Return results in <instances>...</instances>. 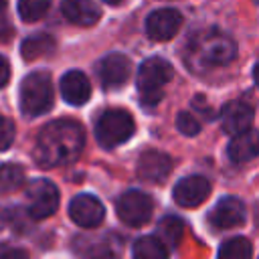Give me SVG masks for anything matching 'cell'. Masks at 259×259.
Returning <instances> with one entry per match:
<instances>
[{
	"mask_svg": "<svg viewBox=\"0 0 259 259\" xmlns=\"http://www.w3.org/2000/svg\"><path fill=\"white\" fill-rule=\"evenodd\" d=\"M83 127L73 119L47 123L34 144V160L42 168H55L73 162L83 150Z\"/></svg>",
	"mask_w": 259,
	"mask_h": 259,
	"instance_id": "1",
	"label": "cell"
},
{
	"mask_svg": "<svg viewBox=\"0 0 259 259\" xmlns=\"http://www.w3.org/2000/svg\"><path fill=\"white\" fill-rule=\"evenodd\" d=\"M237 55L235 40L217 28H208L190 38L186 47L188 67L194 71H208L210 67L229 65Z\"/></svg>",
	"mask_w": 259,
	"mask_h": 259,
	"instance_id": "2",
	"label": "cell"
},
{
	"mask_svg": "<svg viewBox=\"0 0 259 259\" xmlns=\"http://www.w3.org/2000/svg\"><path fill=\"white\" fill-rule=\"evenodd\" d=\"M53 105V83L45 71L26 75L20 83V109L26 117H36L49 111Z\"/></svg>",
	"mask_w": 259,
	"mask_h": 259,
	"instance_id": "3",
	"label": "cell"
},
{
	"mask_svg": "<svg viewBox=\"0 0 259 259\" xmlns=\"http://www.w3.org/2000/svg\"><path fill=\"white\" fill-rule=\"evenodd\" d=\"M172 75V65L160 57H150L142 63L138 71V91L144 105H156L162 99V89Z\"/></svg>",
	"mask_w": 259,
	"mask_h": 259,
	"instance_id": "4",
	"label": "cell"
},
{
	"mask_svg": "<svg viewBox=\"0 0 259 259\" xmlns=\"http://www.w3.org/2000/svg\"><path fill=\"white\" fill-rule=\"evenodd\" d=\"M136 121L125 109H107L95 125V138L103 148H115L134 136Z\"/></svg>",
	"mask_w": 259,
	"mask_h": 259,
	"instance_id": "5",
	"label": "cell"
},
{
	"mask_svg": "<svg viewBox=\"0 0 259 259\" xmlns=\"http://www.w3.org/2000/svg\"><path fill=\"white\" fill-rule=\"evenodd\" d=\"M59 206V190L51 180L36 178L26 186V208L34 221L49 219Z\"/></svg>",
	"mask_w": 259,
	"mask_h": 259,
	"instance_id": "6",
	"label": "cell"
},
{
	"mask_svg": "<svg viewBox=\"0 0 259 259\" xmlns=\"http://www.w3.org/2000/svg\"><path fill=\"white\" fill-rule=\"evenodd\" d=\"M154 210L152 198L142 190H127L117 200V217L130 227H142L150 221Z\"/></svg>",
	"mask_w": 259,
	"mask_h": 259,
	"instance_id": "7",
	"label": "cell"
},
{
	"mask_svg": "<svg viewBox=\"0 0 259 259\" xmlns=\"http://www.w3.org/2000/svg\"><path fill=\"white\" fill-rule=\"evenodd\" d=\"M95 71H97V77L105 89H119L130 79L132 63L121 53H109L97 63Z\"/></svg>",
	"mask_w": 259,
	"mask_h": 259,
	"instance_id": "8",
	"label": "cell"
},
{
	"mask_svg": "<svg viewBox=\"0 0 259 259\" xmlns=\"http://www.w3.org/2000/svg\"><path fill=\"white\" fill-rule=\"evenodd\" d=\"M69 217L73 219L75 225L83 229H93L103 221L105 208L101 200L95 198L93 194H77L69 204Z\"/></svg>",
	"mask_w": 259,
	"mask_h": 259,
	"instance_id": "9",
	"label": "cell"
},
{
	"mask_svg": "<svg viewBox=\"0 0 259 259\" xmlns=\"http://www.w3.org/2000/svg\"><path fill=\"white\" fill-rule=\"evenodd\" d=\"M182 26V14L174 8H158L146 18V32L152 40H168Z\"/></svg>",
	"mask_w": 259,
	"mask_h": 259,
	"instance_id": "10",
	"label": "cell"
},
{
	"mask_svg": "<svg viewBox=\"0 0 259 259\" xmlns=\"http://www.w3.org/2000/svg\"><path fill=\"white\" fill-rule=\"evenodd\" d=\"M253 119H255L253 107L241 99L229 101L221 109V125H223V132L229 136H237V134L247 132L253 125Z\"/></svg>",
	"mask_w": 259,
	"mask_h": 259,
	"instance_id": "11",
	"label": "cell"
},
{
	"mask_svg": "<svg viewBox=\"0 0 259 259\" xmlns=\"http://www.w3.org/2000/svg\"><path fill=\"white\" fill-rule=\"evenodd\" d=\"M210 194V182L204 176H184L182 180L176 182L172 196L180 206L192 208L204 202Z\"/></svg>",
	"mask_w": 259,
	"mask_h": 259,
	"instance_id": "12",
	"label": "cell"
},
{
	"mask_svg": "<svg viewBox=\"0 0 259 259\" xmlns=\"http://www.w3.org/2000/svg\"><path fill=\"white\" fill-rule=\"evenodd\" d=\"M172 172V160L168 154L158 152V150H148L140 156L138 162V176L146 182H164L168 174Z\"/></svg>",
	"mask_w": 259,
	"mask_h": 259,
	"instance_id": "13",
	"label": "cell"
},
{
	"mask_svg": "<svg viewBox=\"0 0 259 259\" xmlns=\"http://www.w3.org/2000/svg\"><path fill=\"white\" fill-rule=\"evenodd\" d=\"M208 219L217 229L239 227L245 223V204L237 196H225L214 204Z\"/></svg>",
	"mask_w": 259,
	"mask_h": 259,
	"instance_id": "14",
	"label": "cell"
},
{
	"mask_svg": "<svg viewBox=\"0 0 259 259\" xmlns=\"http://www.w3.org/2000/svg\"><path fill=\"white\" fill-rule=\"evenodd\" d=\"M61 12L69 22L77 26H91L101 16V8L95 0H63Z\"/></svg>",
	"mask_w": 259,
	"mask_h": 259,
	"instance_id": "15",
	"label": "cell"
},
{
	"mask_svg": "<svg viewBox=\"0 0 259 259\" xmlns=\"http://www.w3.org/2000/svg\"><path fill=\"white\" fill-rule=\"evenodd\" d=\"M61 93L67 103L83 105L91 95V83L81 71H69L61 79Z\"/></svg>",
	"mask_w": 259,
	"mask_h": 259,
	"instance_id": "16",
	"label": "cell"
},
{
	"mask_svg": "<svg viewBox=\"0 0 259 259\" xmlns=\"http://www.w3.org/2000/svg\"><path fill=\"white\" fill-rule=\"evenodd\" d=\"M257 150H259L257 132L253 127H249L247 132L233 136V140L229 144V158L235 164H245L257 156Z\"/></svg>",
	"mask_w": 259,
	"mask_h": 259,
	"instance_id": "17",
	"label": "cell"
},
{
	"mask_svg": "<svg viewBox=\"0 0 259 259\" xmlns=\"http://www.w3.org/2000/svg\"><path fill=\"white\" fill-rule=\"evenodd\" d=\"M134 257L136 259H168V249L160 237L148 235L136 241L134 245Z\"/></svg>",
	"mask_w": 259,
	"mask_h": 259,
	"instance_id": "18",
	"label": "cell"
},
{
	"mask_svg": "<svg viewBox=\"0 0 259 259\" xmlns=\"http://www.w3.org/2000/svg\"><path fill=\"white\" fill-rule=\"evenodd\" d=\"M251 257H253L251 243L245 237H233L221 245L217 259H251Z\"/></svg>",
	"mask_w": 259,
	"mask_h": 259,
	"instance_id": "19",
	"label": "cell"
},
{
	"mask_svg": "<svg viewBox=\"0 0 259 259\" xmlns=\"http://www.w3.org/2000/svg\"><path fill=\"white\" fill-rule=\"evenodd\" d=\"M24 168L16 164H2L0 166V194H8L18 190L24 184Z\"/></svg>",
	"mask_w": 259,
	"mask_h": 259,
	"instance_id": "20",
	"label": "cell"
},
{
	"mask_svg": "<svg viewBox=\"0 0 259 259\" xmlns=\"http://www.w3.org/2000/svg\"><path fill=\"white\" fill-rule=\"evenodd\" d=\"M55 47V40L40 32V34H34V36H28L24 42H22V57L26 61H32V59H38L42 55H47L51 49Z\"/></svg>",
	"mask_w": 259,
	"mask_h": 259,
	"instance_id": "21",
	"label": "cell"
},
{
	"mask_svg": "<svg viewBox=\"0 0 259 259\" xmlns=\"http://www.w3.org/2000/svg\"><path fill=\"white\" fill-rule=\"evenodd\" d=\"M51 0H18V14L24 22H32L45 16Z\"/></svg>",
	"mask_w": 259,
	"mask_h": 259,
	"instance_id": "22",
	"label": "cell"
},
{
	"mask_svg": "<svg viewBox=\"0 0 259 259\" xmlns=\"http://www.w3.org/2000/svg\"><path fill=\"white\" fill-rule=\"evenodd\" d=\"M160 233H162V239H160V241L166 239L170 245H174V243L180 239L182 223H180L176 217H166V219L160 223Z\"/></svg>",
	"mask_w": 259,
	"mask_h": 259,
	"instance_id": "23",
	"label": "cell"
},
{
	"mask_svg": "<svg viewBox=\"0 0 259 259\" xmlns=\"http://www.w3.org/2000/svg\"><path fill=\"white\" fill-rule=\"evenodd\" d=\"M176 127H178L184 136H196V134L200 132L198 119H196L192 113H188V111H180V113L176 115Z\"/></svg>",
	"mask_w": 259,
	"mask_h": 259,
	"instance_id": "24",
	"label": "cell"
},
{
	"mask_svg": "<svg viewBox=\"0 0 259 259\" xmlns=\"http://www.w3.org/2000/svg\"><path fill=\"white\" fill-rule=\"evenodd\" d=\"M12 140H14V123L8 117L0 115V150H6L12 144Z\"/></svg>",
	"mask_w": 259,
	"mask_h": 259,
	"instance_id": "25",
	"label": "cell"
},
{
	"mask_svg": "<svg viewBox=\"0 0 259 259\" xmlns=\"http://www.w3.org/2000/svg\"><path fill=\"white\" fill-rule=\"evenodd\" d=\"M83 259H115V253L113 247H109L107 243H97L85 253Z\"/></svg>",
	"mask_w": 259,
	"mask_h": 259,
	"instance_id": "26",
	"label": "cell"
},
{
	"mask_svg": "<svg viewBox=\"0 0 259 259\" xmlns=\"http://www.w3.org/2000/svg\"><path fill=\"white\" fill-rule=\"evenodd\" d=\"M0 259H28V255H26V251H22L18 247L2 245L0 247Z\"/></svg>",
	"mask_w": 259,
	"mask_h": 259,
	"instance_id": "27",
	"label": "cell"
},
{
	"mask_svg": "<svg viewBox=\"0 0 259 259\" xmlns=\"http://www.w3.org/2000/svg\"><path fill=\"white\" fill-rule=\"evenodd\" d=\"M8 77H10V65H8V61L0 55V89L8 83Z\"/></svg>",
	"mask_w": 259,
	"mask_h": 259,
	"instance_id": "28",
	"label": "cell"
},
{
	"mask_svg": "<svg viewBox=\"0 0 259 259\" xmlns=\"http://www.w3.org/2000/svg\"><path fill=\"white\" fill-rule=\"evenodd\" d=\"M6 4H8V0H0V12L6 8Z\"/></svg>",
	"mask_w": 259,
	"mask_h": 259,
	"instance_id": "29",
	"label": "cell"
},
{
	"mask_svg": "<svg viewBox=\"0 0 259 259\" xmlns=\"http://www.w3.org/2000/svg\"><path fill=\"white\" fill-rule=\"evenodd\" d=\"M105 2H107V4H119L121 0H105Z\"/></svg>",
	"mask_w": 259,
	"mask_h": 259,
	"instance_id": "30",
	"label": "cell"
}]
</instances>
